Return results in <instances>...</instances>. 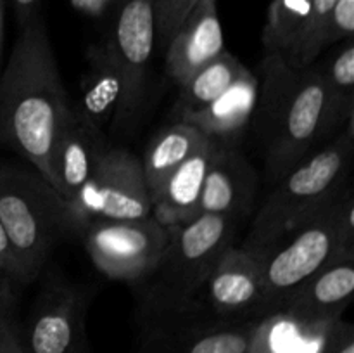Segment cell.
Instances as JSON below:
<instances>
[{"label":"cell","instance_id":"1","mask_svg":"<svg viewBox=\"0 0 354 353\" xmlns=\"http://www.w3.org/2000/svg\"><path fill=\"white\" fill-rule=\"evenodd\" d=\"M71 104L40 16L21 26L0 78V142L12 147L50 183L55 134Z\"/></svg>","mask_w":354,"mask_h":353},{"label":"cell","instance_id":"2","mask_svg":"<svg viewBox=\"0 0 354 353\" xmlns=\"http://www.w3.org/2000/svg\"><path fill=\"white\" fill-rule=\"evenodd\" d=\"M259 130L265 142L266 179L275 185L290 168L330 137L327 89L320 61L303 69L265 54L258 78Z\"/></svg>","mask_w":354,"mask_h":353},{"label":"cell","instance_id":"3","mask_svg":"<svg viewBox=\"0 0 354 353\" xmlns=\"http://www.w3.org/2000/svg\"><path fill=\"white\" fill-rule=\"evenodd\" d=\"M353 152L354 120L275 183L242 246L266 251L330 203L351 182Z\"/></svg>","mask_w":354,"mask_h":353},{"label":"cell","instance_id":"4","mask_svg":"<svg viewBox=\"0 0 354 353\" xmlns=\"http://www.w3.org/2000/svg\"><path fill=\"white\" fill-rule=\"evenodd\" d=\"M242 218L201 213L169 227V241L154 272L147 277L138 317L178 311L203 291L221 256L235 246Z\"/></svg>","mask_w":354,"mask_h":353},{"label":"cell","instance_id":"5","mask_svg":"<svg viewBox=\"0 0 354 353\" xmlns=\"http://www.w3.org/2000/svg\"><path fill=\"white\" fill-rule=\"evenodd\" d=\"M0 225L10 242L23 284L44 270L59 239L71 230L62 197L38 172L0 163Z\"/></svg>","mask_w":354,"mask_h":353},{"label":"cell","instance_id":"6","mask_svg":"<svg viewBox=\"0 0 354 353\" xmlns=\"http://www.w3.org/2000/svg\"><path fill=\"white\" fill-rule=\"evenodd\" d=\"M354 244V190L349 182L320 211L297 225L273 248L266 249L263 294L265 315L313 275L346 246Z\"/></svg>","mask_w":354,"mask_h":353},{"label":"cell","instance_id":"7","mask_svg":"<svg viewBox=\"0 0 354 353\" xmlns=\"http://www.w3.org/2000/svg\"><path fill=\"white\" fill-rule=\"evenodd\" d=\"M66 210L71 230L76 232L97 220L152 217L151 196L140 159L124 149L107 147L92 179Z\"/></svg>","mask_w":354,"mask_h":353},{"label":"cell","instance_id":"8","mask_svg":"<svg viewBox=\"0 0 354 353\" xmlns=\"http://www.w3.org/2000/svg\"><path fill=\"white\" fill-rule=\"evenodd\" d=\"M138 320L140 336L135 353H249L258 324L220 320L196 303Z\"/></svg>","mask_w":354,"mask_h":353},{"label":"cell","instance_id":"9","mask_svg":"<svg viewBox=\"0 0 354 353\" xmlns=\"http://www.w3.org/2000/svg\"><path fill=\"white\" fill-rule=\"evenodd\" d=\"M80 232L93 265L109 279L127 282L147 279L169 241V228L154 217L97 220Z\"/></svg>","mask_w":354,"mask_h":353},{"label":"cell","instance_id":"10","mask_svg":"<svg viewBox=\"0 0 354 353\" xmlns=\"http://www.w3.org/2000/svg\"><path fill=\"white\" fill-rule=\"evenodd\" d=\"M123 76V97L113 123L133 125L145 93V80L156 44L154 0H118L113 30L106 38Z\"/></svg>","mask_w":354,"mask_h":353},{"label":"cell","instance_id":"11","mask_svg":"<svg viewBox=\"0 0 354 353\" xmlns=\"http://www.w3.org/2000/svg\"><path fill=\"white\" fill-rule=\"evenodd\" d=\"M265 255L261 249L232 246L194 303L220 320L244 322L265 317Z\"/></svg>","mask_w":354,"mask_h":353},{"label":"cell","instance_id":"12","mask_svg":"<svg viewBox=\"0 0 354 353\" xmlns=\"http://www.w3.org/2000/svg\"><path fill=\"white\" fill-rule=\"evenodd\" d=\"M85 317L86 300L76 287L48 282L21 334L24 353H92Z\"/></svg>","mask_w":354,"mask_h":353},{"label":"cell","instance_id":"13","mask_svg":"<svg viewBox=\"0 0 354 353\" xmlns=\"http://www.w3.org/2000/svg\"><path fill=\"white\" fill-rule=\"evenodd\" d=\"M106 151L104 132L85 120L75 106L69 107L50 152V185L62 197L66 208L75 203L92 179Z\"/></svg>","mask_w":354,"mask_h":353},{"label":"cell","instance_id":"14","mask_svg":"<svg viewBox=\"0 0 354 353\" xmlns=\"http://www.w3.org/2000/svg\"><path fill=\"white\" fill-rule=\"evenodd\" d=\"M354 293V244L301 282L275 311L311 322L341 320Z\"/></svg>","mask_w":354,"mask_h":353},{"label":"cell","instance_id":"15","mask_svg":"<svg viewBox=\"0 0 354 353\" xmlns=\"http://www.w3.org/2000/svg\"><path fill=\"white\" fill-rule=\"evenodd\" d=\"M225 51L216 0H197L166 45V71L182 87Z\"/></svg>","mask_w":354,"mask_h":353},{"label":"cell","instance_id":"16","mask_svg":"<svg viewBox=\"0 0 354 353\" xmlns=\"http://www.w3.org/2000/svg\"><path fill=\"white\" fill-rule=\"evenodd\" d=\"M258 176L251 163L235 149L218 144L207 165L199 215L245 218L254 203Z\"/></svg>","mask_w":354,"mask_h":353},{"label":"cell","instance_id":"17","mask_svg":"<svg viewBox=\"0 0 354 353\" xmlns=\"http://www.w3.org/2000/svg\"><path fill=\"white\" fill-rule=\"evenodd\" d=\"M216 145L218 142L207 138L154 194H151L152 217L165 227H176L199 215L204 179Z\"/></svg>","mask_w":354,"mask_h":353},{"label":"cell","instance_id":"18","mask_svg":"<svg viewBox=\"0 0 354 353\" xmlns=\"http://www.w3.org/2000/svg\"><path fill=\"white\" fill-rule=\"evenodd\" d=\"M258 78L248 68L220 97L201 109L178 116L220 144L237 137L249 125L258 106Z\"/></svg>","mask_w":354,"mask_h":353},{"label":"cell","instance_id":"19","mask_svg":"<svg viewBox=\"0 0 354 353\" xmlns=\"http://www.w3.org/2000/svg\"><path fill=\"white\" fill-rule=\"evenodd\" d=\"M123 97V76L106 40L86 52V71L82 82V99L75 109L99 130L114 120Z\"/></svg>","mask_w":354,"mask_h":353},{"label":"cell","instance_id":"20","mask_svg":"<svg viewBox=\"0 0 354 353\" xmlns=\"http://www.w3.org/2000/svg\"><path fill=\"white\" fill-rule=\"evenodd\" d=\"M335 322H311L286 311H272L256 324L249 353H324Z\"/></svg>","mask_w":354,"mask_h":353},{"label":"cell","instance_id":"21","mask_svg":"<svg viewBox=\"0 0 354 353\" xmlns=\"http://www.w3.org/2000/svg\"><path fill=\"white\" fill-rule=\"evenodd\" d=\"M207 138L209 137L201 134L196 127L183 121H175L159 132L145 149L144 158L140 159L149 196L154 194L168 180V176Z\"/></svg>","mask_w":354,"mask_h":353},{"label":"cell","instance_id":"22","mask_svg":"<svg viewBox=\"0 0 354 353\" xmlns=\"http://www.w3.org/2000/svg\"><path fill=\"white\" fill-rule=\"evenodd\" d=\"M327 89V127L334 135L354 120V42H342L327 59L320 61Z\"/></svg>","mask_w":354,"mask_h":353},{"label":"cell","instance_id":"23","mask_svg":"<svg viewBox=\"0 0 354 353\" xmlns=\"http://www.w3.org/2000/svg\"><path fill=\"white\" fill-rule=\"evenodd\" d=\"M311 0H272L263 28L265 54L277 55L290 64L303 40Z\"/></svg>","mask_w":354,"mask_h":353},{"label":"cell","instance_id":"24","mask_svg":"<svg viewBox=\"0 0 354 353\" xmlns=\"http://www.w3.org/2000/svg\"><path fill=\"white\" fill-rule=\"evenodd\" d=\"M244 69L245 66L230 51L225 48L220 55L194 73L180 87L182 93L176 102V114L182 116L213 102L241 76Z\"/></svg>","mask_w":354,"mask_h":353},{"label":"cell","instance_id":"25","mask_svg":"<svg viewBox=\"0 0 354 353\" xmlns=\"http://www.w3.org/2000/svg\"><path fill=\"white\" fill-rule=\"evenodd\" d=\"M335 2L337 0H311L310 16H308L303 40H301L292 62L287 66L294 69H303L318 61L320 54L325 51V33H327V24Z\"/></svg>","mask_w":354,"mask_h":353},{"label":"cell","instance_id":"26","mask_svg":"<svg viewBox=\"0 0 354 353\" xmlns=\"http://www.w3.org/2000/svg\"><path fill=\"white\" fill-rule=\"evenodd\" d=\"M196 2L197 0H154L156 38H159L162 47L169 44Z\"/></svg>","mask_w":354,"mask_h":353},{"label":"cell","instance_id":"27","mask_svg":"<svg viewBox=\"0 0 354 353\" xmlns=\"http://www.w3.org/2000/svg\"><path fill=\"white\" fill-rule=\"evenodd\" d=\"M354 33V0H337L330 12L325 33V48L342 44Z\"/></svg>","mask_w":354,"mask_h":353},{"label":"cell","instance_id":"28","mask_svg":"<svg viewBox=\"0 0 354 353\" xmlns=\"http://www.w3.org/2000/svg\"><path fill=\"white\" fill-rule=\"evenodd\" d=\"M324 353H354V327L351 322L339 320Z\"/></svg>","mask_w":354,"mask_h":353},{"label":"cell","instance_id":"29","mask_svg":"<svg viewBox=\"0 0 354 353\" xmlns=\"http://www.w3.org/2000/svg\"><path fill=\"white\" fill-rule=\"evenodd\" d=\"M0 353H24L23 339L9 315L0 314Z\"/></svg>","mask_w":354,"mask_h":353},{"label":"cell","instance_id":"30","mask_svg":"<svg viewBox=\"0 0 354 353\" xmlns=\"http://www.w3.org/2000/svg\"><path fill=\"white\" fill-rule=\"evenodd\" d=\"M0 263L6 266L7 272L10 273V277L14 279L16 284H23V277H21V269L17 265V260L14 256L12 248H10V242L7 239L6 232H3L2 225H0Z\"/></svg>","mask_w":354,"mask_h":353},{"label":"cell","instance_id":"31","mask_svg":"<svg viewBox=\"0 0 354 353\" xmlns=\"http://www.w3.org/2000/svg\"><path fill=\"white\" fill-rule=\"evenodd\" d=\"M14 279L7 272L6 266L0 263V314L9 315L14 305Z\"/></svg>","mask_w":354,"mask_h":353},{"label":"cell","instance_id":"32","mask_svg":"<svg viewBox=\"0 0 354 353\" xmlns=\"http://www.w3.org/2000/svg\"><path fill=\"white\" fill-rule=\"evenodd\" d=\"M38 3H40V0H12V6L16 9V16L21 26H24L35 16H38Z\"/></svg>","mask_w":354,"mask_h":353},{"label":"cell","instance_id":"33","mask_svg":"<svg viewBox=\"0 0 354 353\" xmlns=\"http://www.w3.org/2000/svg\"><path fill=\"white\" fill-rule=\"evenodd\" d=\"M3 21H6V0H0V61L3 48Z\"/></svg>","mask_w":354,"mask_h":353}]
</instances>
